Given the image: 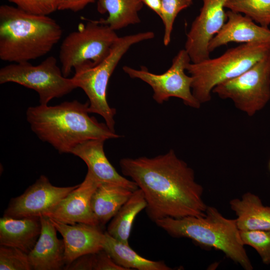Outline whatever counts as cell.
<instances>
[{
  "label": "cell",
  "mask_w": 270,
  "mask_h": 270,
  "mask_svg": "<svg viewBox=\"0 0 270 270\" xmlns=\"http://www.w3.org/2000/svg\"><path fill=\"white\" fill-rule=\"evenodd\" d=\"M120 165L122 174L142 191L146 212L154 222L205 215L204 188L196 180L193 169L173 150L154 158H123Z\"/></svg>",
  "instance_id": "1"
},
{
  "label": "cell",
  "mask_w": 270,
  "mask_h": 270,
  "mask_svg": "<svg viewBox=\"0 0 270 270\" xmlns=\"http://www.w3.org/2000/svg\"><path fill=\"white\" fill-rule=\"evenodd\" d=\"M88 101L64 102L56 106L29 107L26 118L32 130L42 141L60 154H70L79 144L92 140L119 138L106 123L89 116Z\"/></svg>",
  "instance_id": "2"
},
{
  "label": "cell",
  "mask_w": 270,
  "mask_h": 270,
  "mask_svg": "<svg viewBox=\"0 0 270 270\" xmlns=\"http://www.w3.org/2000/svg\"><path fill=\"white\" fill-rule=\"evenodd\" d=\"M62 30L48 16L27 12L16 6H0V58L12 63L29 62L48 54Z\"/></svg>",
  "instance_id": "3"
},
{
  "label": "cell",
  "mask_w": 270,
  "mask_h": 270,
  "mask_svg": "<svg viewBox=\"0 0 270 270\" xmlns=\"http://www.w3.org/2000/svg\"><path fill=\"white\" fill-rule=\"evenodd\" d=\"M154 222L172 237L188 238L200 246L220 250L244 270H253L236 219L225 218L214 207L208 206L203 216L165 218Z\"/></svg>",
  "instance_id": "4"
},
{
  "label": "cell",
  "mask_w": 270,
  "mask_h": 270,
  "mask_svg": "<svg viewBox=\"0 0 270 270\" xmlns=\"http://www.w3.org/2000/svg\"><path fill=\"white\" fill-rule=\"evenodd\" d=\"M268 57L270 44L249 43L228 49L217 58L190 62L186 71L192 78V93L200 104L207 102L216 86L241 74Z\"/></svg>",
  "instance_id": "5"
},
{
  "label": "cell",
  "mask_w": 270,
  "mask_h": 270,
  "mask_svg": "<svg viewBox=\"0 0 270 270\" xmlns=\"http://www.w3.org/2000/svg\"><path fill=\"white\" fill-rule=\"evenodd\" d=\"M151 31L140 32L118 37L108 55L98 64L74 70L72 78L77 88L85 92L88 98L90 113L102 116L105 123L115 132L114 117L116 110L110 107L107 100V89L110 78L122 56L133 45L152 39Z\"/></svg>",
  "instance_id": "6"
},
{
  "label": "cell",
  "mask_w": 270,
  "mask_h": 270,
  "mask_svg": "<svg viewBox=\"0 0 270 270\" xmlns=\"http://www.w3.org/2000/svg\"><path fill=\"white\" fill-rule=\"evenodd\" d=\"M118 37L115 30L96 20L79 24L60 46L59 59L63 75L68 78L73 70L98 64L108 55Z\"/></svg>",
  "instance_id": "7"
},
{
  "label": "cell",
  "mask_w": 270,
  "mask_h": 270,
  "mask_svg": "<svg viewBox=\"0 0 270 270\" xmlns=\"http://www.w3.org/2000/svg\"><path fill=\"white\" fill-rule=\"evenodd\" d=\"M14 82L35 90L40 104H48L54 98L64 96L77 88L72 78L65 77L54 56L38 65L29 62L12 63L0 70V84Z\"/></svg>",
  "instance_id": "8"
},
{
  "label": "cell",
  "mask_w": 270,
  "mask_h": 270,
  "mask_svg": "<svg viewBox=\"0 0 270 270\" xmlns=\"http://www.w3.org/2000/svg\"><path fill=\"white\" fill-rule=\"evenodd\" d=\"M212 93L230 99L249 116L262 110L270 100V57L266 58L241 74L216 86Z\"/></svg>",
  "instance_id": "9"
},
{
  "label": "cell",
  "mask_w": 270,
  "mask_h": 270,
  "mask_svg": "<svg viewBox=\"0 0 270 270\" xmlns=\"http://www.w3.org/2000/svg\"><path fill=\"white\" fill-rule=\"evenodd\" d=\"M190 62V57L184 48L178 52L170 68L162 74L150 72L144 66L138 70L125 66L122 69L130 78L140 79L148 84L152 89V98L158 104H163L170 98L174 97L181 99L187 106L199 108L201 104L192 91V78L186 73Z\"/></svg>",
  "instance_id": "10"
},
{
  "label": "cell",
  "mask_w": 270,
  "mask_h": 270,
  "mask_svg": "<svg viewBox=\"0 0 270 270\" xmlns=\"http://www.w3.org/2000/svg\"><path fill=\"white\" fill-rule=\"evenodd\" d=\"M228 0H202L198 15L186 34L184 49L192 62L210 58L208 46L226 21V4Z\"/></svg>",
  "instance_id": "11"
},
{
  "label": "cell",
  "mask_w": 270,
  "mask_h": 270,
  "mask_svg": "<svg viewBox=\"0 0 270 270\" xmlns=\"http://www.w3.org/2000/svg\"><path fill=\"white\" fill-rule=\"evenodd\" d=\"M78 186H54L42 175L22 194L10 200L3 216L15 218L43 216Z\"/></svg>",
  "instance_id": "12"
},
{
  "label": "cell",
  "mask_w": 270,
  "mask_h": 270,
  "mask_svg": "<svg viewBox=\"0 0 270 270\" xmlns=\"http://www.w3.org/2000/svg\"><path fill=\"white\" fill-rule=\"evenodd\" d=\"M100 183L88 171L84 181L44 216L66 224L84 223L100 226L91 207L92 196Z\"/></svg>",
  "instance_id": "13"
},
{
  "label": "cell",
  "mask_w": 270,
  "mask_h": 270,
  "mask_svg": "<svg viewBox=\"0 0 270 270\" xmlns=\"http://www.w3.org/2000/svg\"><path fill=\"white\" fill-rule=\"evenodd\" d=\"M227 20L221 30L210 40V53L230 42L270 44V29L258 24L250 18L228 10Z\"/></svg>",
  "instance_id": "14"
},
{
  "label": "cell",
  "mask_w": 270,
  "mask_h": 270,
  "mask_svg": "<svg viewBox=\"0 0 270 270\" xmlns=\"http://www.w3.org/2000/svg\"><path fill=\"white\" fill-rule=\"evenodd\" d=\"M50 219L62 237L66 266L82 255L96 253L103 249L104 232L100 226L84 223L70 224Z\"/></svg>",
  "instance_id": "15"
},
{
  "label": "cell",
  "mask_w": 270,
  "mask_h": 270,
  "mask_svg": "<svg viewBox=\"0 0 270 270\" xmlns=\"http://www.w3.org/2000/svg\"><path fill=\"white\" fill-rule=\"evenodd\" d=\"M42 224L40 236L28 254L32 270H60L66 265L63 240L57 236V230L50 218L40 217Z\"/></svg>",
  "instance_id": "16"
},
{
  "label": "cell",
  "mask_w": 270,
  "mask_h": 270,
  "mask_svg": "<svg viewBox=\"0 0 270 270\" xmlns=\"http://www.w3.org/2000/svg\"><path fill=\"white\" fill-rule=\"evenodd\" d=\"M105 141L92 140L74 148L70 154L81 158L87 165L88 172L100 182L116 184L134 191L136 183L120 174L109 162L104 148Z\"/></svg>",
  "instance_id": "17"
},
{
  "label": "cell",
  "mask_w": 270,
  "mask_h": 270,
  "mask_svg": "<svg viewBox=\"0 0 270 270\" xmlns=\"http://www.w3.org/2000/svg\"><path fill=\"white\" fill-rule=\"evenodd\" d=\"M41 228L40 217L3 216L0 219V245L14 247L28 254L38 240Z\"/></svg>",
  "instance_id": "18"
},
{
  "label": "cell",
  "mask_w": 270,
  "mask_h": 270,
  "mask_svg": "<svg viewBox=\"0 0 270 270\" xmlns=\"http://www.w3.org/2000/svg\"><path fill=\"white\" fill-rule=\"evenodd\" d=\"M230 206L237 216L240 230H270V206H264L257 195L246 192L240 198L231 200Z\"/></svg>",
  "instance_id": "19"
},
{
  "label": "cell",
  "mask_w": 270,
  "mask_h": 270,
  "mask_svg": "<svg viewBox=\"0 0 270 270\" xmlns=\"http://www.w3.org/2000/svg\"><path fill=\"white\" fill-rule=\"evenodd\" d=\"M133 192L120 185L100 182L91 199L92 209L100 226L112 220Z\"/></svg>",
  "instance_id": "20"
},
{
  "label": "cell",
  "mask_w": 270,
  "mask_h": 270,
  "mask_svg": "<svg viewBox=\"0 0 270 270\" xmlns=\"http://www.w3.org/2000/svg\"><path fill=\"white\" fill-rule=\"evenodd\" d=\"M144 4L142 0H98V12L108 16L96 20L115 31L120 30L140 22L138 12Z\"/></svg>",
  "instance_id": "21"
},
{
  "label": "cell",
  "mask_w": 270,
  "mask_h": 270,
  "mask_svg": "<svg viewBox=\"0 0 270 270\" xmlns=\"http://www.w3.org/2000/svg\"><path fill=\"white\" fill-rule=\"evenodd\" d=\"M102 248L118 265L127 270H172L164 261H154L144 258L134 250L128 244H124L104 232Z\"/></svg>",
  "instance_id": "22"
},
{
  "label": "cell",
  "mask_w": 270,
  "mask_h": 270,
  "mask_svg": "<svg viewBox=\"0 0 270 270\" xmlns=\"http://www.w3.org/2000/svg\"><path fill=\"white\" fill-rule=\"evenodd\" d=\"M146 207V202L142 191L139 188L134 191L130 198L122 205L112 219L107 228V232L112 238L126 244L136 216Z\"/></svg>",
  "instance_id": "23"
},
{
  "label": "cell",
  "mask_w": 270,
  "mask_h": 270,
  "mask_svg": "<svg viewBox=\"0 0 270 270\" xmlns=\"http://www.w3.org/2000/svg\"><path fill=\"white\" fill-rule=\"evenodd\" d=\"M226 8L243 14L262 26L268 28L270 24V0H228Z\"/></svg>",
  "instance_id": "24"
},
{
  "label": "cell",
  "mask_w": 270,
  "mask_h": 270,
  "mask_svg": "<svg viewBox=\"0 0 270 270\" xmlns=\"http://www.w3.org/2000/svg\"><path fill=\"white\" fill-rule=\"evenodd\" d=\"M160 18L164 26L163 44L168 46L171 40L174 24L178 14L192 4V0H161Z\"/></svg>",
  "instance_id": "25"
},
{
  "label": "cell",
  "mask_w": 270,
  "mask_h": 270,
  "mask_svg": "<svg viewBox=\"0 0 270 270\" xmlns=\"http://www.w3.org/2000/svg\"><path fill=\"white\" fill-rule=\"evenodd\" d=\"M243 244L254 248L263 264H270V230H240Z\"/></svg>",
  "instance_id": "26"
},
{
  "label": "cell",
  "mask_w": 270,
  "mask_h": 270,
  "mask_svg": "<svg viewBox=\"0 0 270 270\" xmlns=\"http://www.w3.org/2000/svg\"><path fill=\"white\" fill-rule=\"evenodd\" d=\"M0 270H31L28 254L19 248L0 246Z\"/></svg>",
  "instance_id": "27"
},
{
  "label": "cell",
  "mask_w": 270,
  "mask_h": 270,
  "mask_svg": "<svg viewBox=\"0 0 270 270\" xmlns=\"http://www.w3.org/2000/svg\"><path fill=\"white\" fill-rule=\"evenodd\" d=\"M27 12L48 16L58 10L60 0H6Z\"/></svg>",
  "instance_id": "28"
},
{
  "label": "cell",
  "mask_w": 270,
  "mask_h": 270,
  "mask_svg": "<svg viewBox=\"0 0 270 270\" xmlns=\"http://www.w3.org/2000/svg\"><path fill=\"white\" fill-rule=\"evenodd\" d=\"M93 270H127L118 264L104 249L94 253Z\"/></svg>",
  "instance_id": "29"
},
{
  "label": "cell",
  "mask_w": 270,
  "mask_h": 270,
  "mask_svg": "<svg viewBox=\"0 0 270 270\" xmlns=\"http://www.w3.org/2000/svg\"><path fill=\"white\" fill-rule=\"evenodd\" d=\"M94 253L82 255L66 266L64 269L66 270H92Z\"/></svg>",
  "instance_id": "30"
},
{
  "label": "cell",
  "mask_w": 270,
  "mask_h": 270,
  "mask_svg": "<svg viewBox=\"0 0 270 270\" xmlns=\"http://www.w3.org/2000/svg\"><path fill=\"white\" fill-rule=\"evenodd\" d=\"M98 0H60L58 10L78 12L83 10L89 4Z\"/></svg>",
  "instance_id": "31"
},
{
  "label": "cell",
  "mask_w": 270,
  "mask_h": 270,
  "mask_svg": "<svg viewBox=\"0 0 270 270\" xmlns=\"http://www.w3.org/2000/svg\"><path fill=\"white\" fill-rule=\"evenodd\" d=\"M143 4L154 12L160 18L162 14L161 0H142Z\"/></svg>",
  "instance_id": "32"
},
{
  "label": "cell",
  "mask_w": 270,
  "mask_h": 270,
  "mask_svg": "<svg viewBox=\"0 0 270 270\" xmlns=\"http://www.w3.org/2000/svg\"><path fill=\"white\" fill-rule=\"evenodd\" d=\"M268 166H269V169H270V162H269Z\"/></svg>",
  "instance_id": "33"
}]
</instances>
